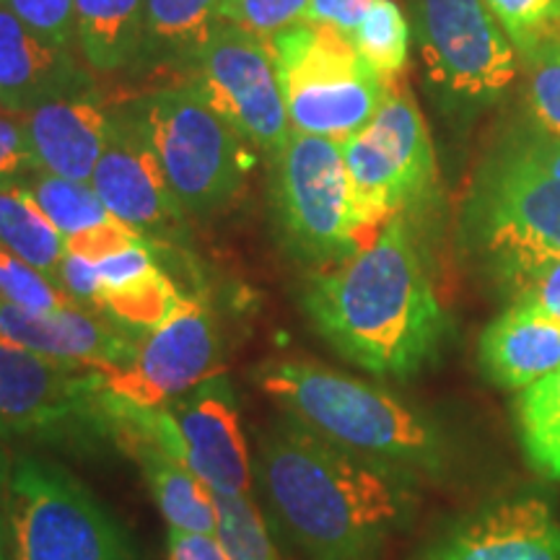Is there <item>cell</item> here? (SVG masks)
<instances>
[{
  "label": "cell",
  "instance_id": "5",
  "mask_svg": "<svg viewBox=\"0 0 560 560\" xmlns=\"http://www.w3.org/2000/svg\"><path fill=\"white\" fill-rule=\"evenodd\" d=\"M270 208L283 249L312 270L330 268L376 240L355 208L342 145L291 130L270 156Z\"/></svg>",
  "mask_w": 560,
  "mask_h": 560
},
{
  "label": "cell",
  "instance_id": "30",
  "mask_svg": "<svg viewBox=\"0 0 560 560\" xmlns=\"http://www.w3.org/2000/svg\"><path fill=\"white\" fill-rule=\"evenodd\" d=\"M486 5L520 55L560 37V0H486Z\"/></svg>",
  "mask_w": 560,
  "mask_h": 560
},
{
  "label": "cell",
  "instance_id": "7",
  "mask_svg": "<svg viewBox=\"0 0 560 560\" xmlns=\"http://www.w3.org/2000/svg\"><path fill=\"white\" fill-rule=\"evenodd\" d=\"M291 130L342 143L374 120L392 83L371 70L353 42L332 26L299 21L270 37Z\"/></svg>",
  "mask_w": 560,
  "mask_h": 560
},
{
  "label": "cell",
  "instance_id": "39",
  "mask_svg": "<svg viewBox=\"0 0 560 560\" xmlns=\"http://www.w3.org/2000/svg\"><path fill=\"white\" fill-rule=\"evenodd\" d=\"M166 556H170V560H226L215 535L187 529H170V535H166Z\"/></svg>",
  "mask_w": 560,
  "mask_h": 560
},
{
  "label": "cell",
  "instance_id": "4",
  "mask_svg": "<svg viewBox=\"0 0 560 560\" xmlns=\"http://www.w3.org/2000/svg\"><path fill=\"white\" fill-rule=\"evenodd\" d=\"M462 240L506 296L560 260V177L535 156L524 128L495 143L475 172Z\"/></svg>",
  "mask_w": 560,
  "mask_h": 560
},
{
  "label": "cell",
  "instance_id": "21",
  "mask_svg": "<svg viewBox=\"0 0 560 560\" xmlns=\"http://www.w3.org/2000/svg\"><path fill=\"white\" fill-rule=\"evenodd\" d=\"M478 363L495 387L527 389L560 369V325L532 306L509 304L482 330Z\"/></svg>",
  "mask_w": 560,
  "mask_h": 560
},
{
  "label": "cell",
  "instance_id": "18",
  "mask_svg": "<svg viewBox=\"0 0 560 560\" xmlns=\"http://www.w3.org/2000/svg\"><path fill=\"white\" fill-rule=\"evenodd\" d=\"M94 70L79 52L62 50L26 30L0 3V107L11 115L94 89Z\"/></svg>",
  "mask_w": 560,
  "mask_h": 560
},
{
  "label": "cell",
  "instance_id": "12",
  "mask_svg": "<svg viewBox=\"0 0 560 560\" xmlns=\"http://www.w3.org/2000/svg\"><path fill=\"white\" fill-rule=\"evenodd\" d=\"M182 83L240 132L244 143L272 156L291 132L289 112L268 45L231 21H219Z\"/></svg>",
  "mask_w": 560,
  "mask_h": 560
},
{
  "label": "cell",
  "instance_id": "35",
  "mask_svg": "<svg viewBox=\"0 0 560 560\" xmlns=\"http://www.w3.org/2000/svg\"><path fill=\"white\" fill-rule=\"evenodd\" d=\"M34 172H39V164L21 115L0 112V187H21Z\"/></svg>",
  "mask_w": 560,
  "mask_h": 560
},
{
  "label": "cell",
  "instance_id": "24",
  "mask_svg": "<svg viewBox=\"0 0 560 560\" xmlns=\"http://www.w3.org/2000/svg\"><path fill=\"white\" fill-rule=\"evenodd\" d=\"M143 30V0H75V42L94 73L132 70Z\"/></svg>",
  "mask_w": 560,
  "mask_h": 560
},
{
  "label": "cell",
  "instance_id": "9",
  "mask_svg": "<svg viewBox=\"0 0 560 560\" xmlns=\"http://www.w3.org/2000/svg\"><path fill=\"white\" fill-rule=\"evenodd\" d=\"M13 560H138L115 516L60 465L19 457L11 465Z\"/></svg>",
  "mask_w": 560,
  "mask_h": 560
},
{
  "label": "cell",
  "instance_id": "31",
  "mask_svg": "<svg viewBox=\"0 0 560 560\" xmlns=\"http://www.w3.org/2000/svg\"><path fill=\"white\" fill-rule=\"evenodd\" d=\"M0 301L30 312H58L73 304L45 272L0 247Z\"/></svg>",
  "mask_w": 560,
  "mask_h": 560
},
{
  "label": "cell",
  "instance_id": "13",
  "mask_svg": "<svg viewBox=\"0 0 560 560\" xmlns=\"http://www.w3.org/2000/svg\"><path fill=\"white\" fill-rule=\"evenodd\" d=\"M221 330L208 301L185 296L140 340L128 369L102 371L104 389L138 405H164L219 374Z\"/></svg>",
  "mask_w": 560,
  "mask_h": 560
},
{
  "label": "cell",
  "instance_id": "20",
  "mask_svg": "<svg viewBox=\"0 0 560 560\" xmlns=\"http://www.w3.org/2000/svg\"><path fill=\"white\" fill-rule=\"evenodd\" d=\"M96 276L100 314L143 338L185 299L156 262V244L149 240H136L96 260Z\"/></svg>",
  "mask_w": 560,
  "mask_h": 560
},
{
  "label": "cell",
  "instance_id": "22",
  "mask_svg": "<svg viewBox=\"0 0 560 560\" xmlns=\"http://www.w3.org/2000/svg\"><path fill=\"white\" fill-rule=\"evenodd\" d=\"M226 0H143V30L132 70L185 73L202 50Z\"/></svg>",
  "mask_w": 560,
  "mask_h": 560
},
{
  "label": "cell",
  "instance_id": "2",
  "mask_svg": "<svg viewBox=\"0 0 560 560\" xmlns=\"http://www.w3.org/2000/svg\"><path fill=\"white\" fill-rule=\"evenodd\" d=\"M252 472L306 560H376L416 514V480L355 457L291 416L257 431Z\"/></svg>",
  "mask_w": 560,
  "mask_h": 560
},
{
  "label": "cell",
  "instance_id": "1",
  "mask_svg": "<svg viewBox=\"0 0 560 560\" xmlns=\"http://www.w3.org/2000/svg\"><path fill=\"white\" fill-rule=\"evenodd\" d=\"M301 306L335 353L380 380H412L450 338L412 215H395L348 260L312 270Z\"/></svg>",
  "mask_w": 560,
  "mask_h": 560
},
{
  "label": "cell",
  "instance_id": "34",
  "mask_svg": "<svg viewBox=\"0 0 560 560\" xmlns=\"http://www.w3.org/2000/svg\"><path fill=\"white\" fill-rule=\"evenodd\" d=\"M310 0H226L223 19L268 42L278 32L304 21Z\"/></svg>",
  "mask_w": 560,
  "mask_h": 560
},
{
  "label": "cell",
  "instance_id": "40",
  "mask_svg": "<svg viewBox=\"0 0 560 560\" xmlns=\"http://www.w3.org/2000/svg\"><path fill=\"white\" fill-rule=\"evenodd\" d=\"M9 482H11V462L0 450V560H9Z\"/></svg>",
  "mask_w": 560,
  "mask_h": 560
},
{
  "label": "cell",
  "instance_id": "28",
  "mask_svg": "<svg viewBox=\"0 0 560 560\" xmlns=\"http://www.w3.org/2000/svg\"><path fill=\"white\" fill-rule=\"evenodd\" d=\"M350 42L382 81H400L410 60V24L395 0H374L366 16L350 32Z\"/></svg>",
  "mask_w": 560,
  "mask_h": 560
},
{
  "label": "cell",
  "instance_id": "26",
  "mask_svg": "<svg viewBox=\"0 0 560 560\" xmlns=\"http://www.w3.org/2000/svg\"><path fill=\"white\" fill-rule=\"evenodd\" d=\"M514 423L527 465L560 482V369L516 395Z\"/></svg>",
  "mask_w": 560,
  "mask_h": 560
},
{
  "label": "cell",
  "instance_id": "17",
  "mask_svg": "<svg viewBox=\"0 0 560 560\" xmlns=\"http://www.w3.org/2000/svg\"><path fill=\"white\" fill-rule=\"evenodd\" d=\"M143 335L100 312L70 304L58 312H30L0 301V346L42 359L100 371L128 369Z\"/></svg>",
  "mask_w": 560,
  "mask_h": 560
},
{
  "label": "cell",
  "instance_id": "19",
  "mask_svg": "<svg viewBox=\"0 0 560 560\" xmlns=\"http://www.w3.org/2000/svg\"><path fill=\"white\" fill-rule=\"evenodd\" d=\"M112 107L100 86L47 102L21 115L39 172L75 182H91L112 128Z\"/></svg>",
  "mask_w": 560,
  "mask_h": 560
},
{
  "label": "cell",
  "instance_id": "15",
  "mask_svg": "<svg viewBox=\"0 0 560 560\" xmlns=\"http://www.w3.org/2000/svg\"><path fill=\"white\" fill-rule=\"evenodd\" d=\"M172 420V457L213 493L249 495L252 454L244 439L240 405L226 376L215 374L164 402Z\"/></svg>",
  "mask_w": 560,
  "mask_h": 560
},
{
  "label": "cell",
  "instance_id": "10",
  "mask_svg": "<svg viewBox=\"0 0 560 560\" xmlns=\"http://www.w3.org/2000/svg\"><path fill=\"white\" fill-rule=\"evenodd\" d=\"M361 221L374 236L395 215H416L436 190V153L423 112L400 81L366 128L342 140Z\"/></svg>",
  "mask_w": 560,
  "mask_h": 560
},
{
  "label": "cell",
  "instance_id": "16",
  "mask_svg": "<svg viewBox=\"0 0 560 560\" xmlns=\"http://www.w3.org/2000/svg\"><path fill=\"white\" fill-rule=\"evenodd\" d=\"M410 560H560V522L537 495L493 501L441 527Z\"/></svg>",
  "mask_w": 560,
  "mask_h": 560
},
{
  "label": "cell",
  "instance_id": "23",
  "mask_svg": "<svg viewBox=\"0 0 560 560\" xmlns=\"http://www.w3.org/2000/svg\"><path fill=\"white\" fill-rule=\"evenodd\" d=\"M112 444L140 467L145 486H149L170 529L215 535L213 490L200 478H195L179 459H174L172 454H166L151 441L130 436V433H117Z\"/></svg>",
  "mask_w": 560,
  "mask_h": 560
},
{
  "label": "cell",
  "instance_id": "25",
  "mask_svg": "<svg viewBox=\"0 0 560 560\" xmlns=\"http://www.w3.org/2000/svg\"><path fill=\"white\" fill-rule=\"evenodd\" d=\"M0 247L58 283V268L68 252L66 236L47 221L24 187H0Z\"/></svg>",
  "mask_w": 560,
  "mask_h": 560
},
{
  "label": "cell",
  "instance_id": "41",
  "mask_svg": "<svg viewBox=\"0 0 560 560\" xmlns=\"http://www.w3.org/2000/svg\"><path fill=\"white\" fill-rule=\"evenodd\" d=\"M0 112H3V107H0Z\"/></svg>",
  "mask_w": 560,
  "mask_h": 560
},
{
  "label": "cell",
  "instance_id": "29",
  "mask_svg": "<svg viewBox=\"0 0 560 560\" xmlns=\"http://www.w3.org/2000/svg\"><path fill=\"white\" fill-rule=\"evenodd\" d=\"M215 501V540L226 560H280L268 522L252 495H221Z\"/></svg>",
  "mask_w": 560,
  "mask_h": 560
},
{
  "label": "cell",
  "instance_id": "37",
  "mask_svg": "<svg viewBox=\"0 0 560 560\" xmlns=\"http://www.w3.org/2000/svg\"><path fill=\"white\" fill-rule=\"evenodd\" d=\"M58 285L66 296L83 310L100 312V276H96V262L86 257L66 252L58 268Z\"/></svg>",
  "mask_w": 560,
  "mask_h": 560
},
{
  "label": "cell",
  "instance_id": "32",
  "mask_svg": "<svg viewBox=\"0 0 560 560\" xmlns=\"http://www.w3.org/2000/svg\"><path fill=\"white\" fill-rule=\"evenodd\" d=\"M535 125L560 138V37L540 42L522 55Z\"/></svg>",
  "mask_w": 560,
  "mask_h": 560
},
{
  "label": "cell",
  "instance_id": "36",
  "mask_svg": "<svg viewBox=\"0 0 560 560\" xmlns=\"http://www.w3.org/2000/svg\"><path fill=\"white\" fill-rule=\"evenodd\" d=\"M509 299L511 304L532 306L535 312L560 325V260L537 268L509 293Z\"/></svg>",
  "mask_w": 560,
  "mask_h": 560
},
{
  "label": "cell",
  "instance_id": "6",
  "mask_svg": "<svg viewBox=\"0 0 560 560\" xmlns=\"http://www.w3.org/2000/svg\"><path fill=\"white\" fill-rule=\"evenodd\" d=\"M128 102L182 210L190 219L221 213L244 187L252 145L187 83Z\"/></svg>",
  "mask_w": 560,
  "mask_h": 560
},
{
  "label": "cell",
  "instance_id": "38",
  "mask_svg": "<svg viewBox=\"0 0 560 560\" xmlns=\"http://www.w3.org/2000/svg\"><path fill=\"white\" fill-rule=\"evenodd\" d=\"M374 5V0H310L304 21L317 26H332L342 34H348L359 26V21L366 16V11Z\"/></svg>",
  "mask_w": 560,
  "mask_h": 560
},
{
  "label": "cell",
  "instance_id": "11",
  "mask_svg": "<svg viewBox=\"0 0 560 560\" xmlns=\"http://www.w3.org/2000/svg\"><path fill=\"white\" fill-rule=\"evenodd\" d=\"M102 371L0 346V436L45 444L109 439L102 416Z\"/></svg>",
  "mask_w": 560,
  "mask_h": 560
},
{
  "label": "cell",
  "instance_id": "27",
  "mask_svg": "<svg viewBox=\"0 0 560 560\" xmlns=\"http://www.w3.org/2000/svg\"><path fill=\"white\" fill-rule=\"evenodd\" d=\"M21 187L30 192V198L37 202V208L47 215V221L66 240L109 226V223H122L109 213L89 182L55 177L50 172H34Z\"/></svg>",
  "mask_w": 560,
  "mask_h": 560
},
{
  "label": "cell",
  "instance_id": "3",
  "mask_svg": "<svg viewBox=\"0 0 560 560\" xmlns=\"http://www.w3.org/2000/svg\"><path fill=\"white\" fill-rule=\"evenodd\" d=\"M252 376L285 416L355 457L416 482L450 472V433L429 412L384 387L301 359L268 361Z\"/></svg>",
  "mask_w": 560,
  "mask_h": 560
},
{
  "label": "cell",
  "instance_id": "8",
  "mask_svg": "<svg viewBox=\"0 0 560 560\" xmlns=\"http://www.w3.org/2000/svg\"><path fill=\"white\" fill-rule=\"evenodd\" d=\"M425 83L452 120L467 122L506 94L516 50L486 0H412Z\"/></svg>",
  "mask_w": 560,
  "mask_h": 560
},
{
  "label": "cell",
  "instance_id": "14",
  "mask_svg": "<svg viewBox=\"0 0 560 560\" xmlns=\"http://www.w3.org/2000/svg\"><path fill=\"white\" fill-rule=\"evenodd\" d=\"M91 187L125 226L159 244L187 234V213L174 198L149 138L132 115L130 102H115L107 149L91 174Z\"/></svg>",
  "mask_w": 560,
  "mask_h": 560
},
{
  "label": "cell",
  "instance_id": "33",
  "mask_svg": "<svg viewBox=\"0 0 560 560\" xmlns=\"http://www.w3.org/2000/svg\"><path fill=\"white\" fill-rule=\"evenodd\" d=\"M0 3L37 37L55 47H62V50L79 52L75 0H0Z\"/></svg>",
  "mask_w": 560,
  "mask_h": 560
}]
</instances>
